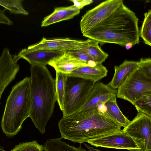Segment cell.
<instances>
[{"label":"cell","instance_id":"6da1fadb","mask_svg":"<svg viewBox=\"0 0 151 151\" xmlns=\"http://www.w3.org/2000/svg\"><path fill=\"white\" fill-rule=\"evenodd\" d=\"M58 127L62 139L80 144L120 130L122 127L98 108L63 116Z\"/></svg>","mask_w":151,"mask_h":151},{"label":"cell","instance_id":"7a4b0ae2","mask_svg":"<svg viewBox=\"0 0 151 151\" xmlns=\"http://www.w3.org/2000/svg\"><path fill=\"white\" fill-rule=\"evenodd\" d=\"M139 19L123 3L109 16L83 35L98 42L101 46L111 43L125 47L139 42Z\"/></svg>","mask_w":151,"mask_h":151},{"label":"cell","instance_id":"3957f363","mask_svg":"<svg viewBox=\"0 0 151 151\" xmlns=\"http://www.w3.org/2000/svg\"><path fill=\"white\" fill-rule=\"evenodd\" d=\"M29 117L42 134L52 116L56 101L55 81L45 65H31Z\"/></svg>","mask_w":151,"mask_h":151},{"label":"cell","instance_id":"277c9868","mask_svg":"<svg viewBox=\"0 0 151 151\" xmlns=\"http://www.w3.org/2000/svg\"><path fill=\"white\" fill-rule=\"evenodd\" d=\"M30 106V79L26 77L12 87L6 99L1 127L8 137L17 134L24 121L29 117Z\"/></svg>","mask_w":151,"mask_h":151},{"label":"cell","instance_id":"5b68a950","mask_svg":"<svg viewBox=\"0 0 151 151\" xmlns=\"http://www.w3.org/2000/svg\"><path fill=\"white\" fill-rule=\"evenodd\" d=\"M95 83L80 77L67 74L63 116L70 115L81 109Z\"/></svg>","mask_w":151,"mask_h":151},{"label":"cell","instance_id":"8992f818","mask_svg":"<svg viewBox=\"0 0 151 151\" xmlns=\"http://www.w3.org/2000/svg\"><path fill=\"white\" fill-rule=\"evenodd\" d=\"M118 89L116 97L134 105L140 99L151 94V79L145 76L137 68Z\"/></svg>","mask_w":151,"mask_h":151},{"label":"cell","instance_id":"52a82bcc","mask_svg":"<svg viewBox=\"0 0 151 151\" xmlns=\"http://www.w3.org/2000/svg\"><path fill=\"white\" fill-rule=\"evenodd\" d=\"M122 130L131 138L139 151H151V117L138 112Z\"/></svg>","mask_w":151,"mask_h":151},{"label":"cell","instance_id":"ba28073f","mask_svg":"<svg viewBox=\"0 0 151 151\" xmlns=\"http://www.w3.org/2000/svg\"><path fill=\"white\" fill-rule=\"evenodd\" d=\"M123 3L122 0H106L88 11L82 16L80 22L81 33L83 34L97 25Z\"/></svg>","mask_w":151,"mask_h":151},{"label":"cell","instance_id":"9c48e42d","mask_svg":"<svg viewBox=\"0 0 151 151\" xmlns=\"http://www.w3.org/2000/svg\"><path fill=\"white\" fill-rule=\"evenodd\" d=\"M86 142L96 147L128 150L138 149L131 138L122 130L100 137L88 140Z\"/></svg>","mask_w":151,"mask_h":151},{"label":"cell","instance_id":"30bf717a","mask_svg":"<svg viewBox=\"0 0 151 151\" xmlns=\"http://www.w3.org/2000/svg\"><path fill=\"white\" fill-rule=\"evenodd\" d=\"M19 70V65L13 60L9 49L4 48L0 56V101L5 90L14 79Z\"/></svg>","mask_w":151,"mask_h":151},{"label":"cell","instance_id":"8fae6325","mask_svg":"<svg viewBox=\"0 0 151 151\" xmlns=\"http://www.w3.org/2000/svg\"><path fill=\"white\" fill-rule=\"evenodd\" d=\"M117 90L112 89L101 82L94 84L87 100L80 110L99 108L108 100L116 96Z\"/></svg>","mask_w":151,"mask_h":151},{"label":"cell","instance_id":"7c38bea8","mask_svg":"<svg viewBox=\"0 0 151 151\" xmlns=\"http://www.w3.org/2000/svg\"><path fill=\"white\" fill-rule=\"evenodd\" d=\"M64 53L62 51L48 49L31 50L27 48L22 49L13 58L16 62L20 59H24L31 65H46L52 60Z\"/></svg>","mask_w":151,"mask_h":151},{"label":"cell","instance_id":"4fadbf2b","mask_svg":"<svg viewBox=\"0 0 151 151\" xmlns=\"http://www.w3.org/2000/svg\"><path fill=\"white\" fill-rule=\"evenodd\" d=\"M48 64L53 68L56 72L66 74H69L73 71L81 67L89 66L87 63L67 52L52 60Z\"/></svg>","mask_w":151,"mask_h":151},{"label":"cell","instance_id":"5bb4252c","mask_svg":"<svg viewBox=\"0 0 151 151\" xmlns=\"http://www.w3.org/2000/svg\"><path fill=\"white\" fill-rule=\"evenodd\" d=\"M81 40L69 38L47 39L43 37L39 42L29 46L27 48L31 50L48 49L65 52L75 49Z\"/></svg>","mask_w":151,"mask_h":151},{"label":"cell","instance_id":"9a60e30c","mask_svg":"<svg viewBox=\"0 0 151 151\" xmlns=\"http://www.w3.org/2000/svg\"><path fill=\"white\" fill-rule=\"evenodd\" d=\"M74 49L80 50L88 55L96 64H102L109 56L104 51L96 41L88 38L85 41L81 40Z\"/></svg>","mask_w":151,"mask_h":151},{"label":"cell","instance_id":"2e32d148","mask_svg":"<svg viewBox=\"0 0 151 151\" xmlns=\"http://www.w3.org/2000/svg\"><path fill=\"white\" fill-rule=\"evenodd\" d=\"M80 13V10L73 5L67 7L55 8L54 11L45 17L41 23V26L45 27L62 21L72 19Z\"/></svg>","mask_w":151,"mask_h":151},{"label":"cell","instance_id":"e0dca14e","mask_svg":"<svg viewBox=\"0 0 151 151\" xmlns=\"http://www.w3.org/2000/svg\"><path fill=\"white\" fill-rule=\"evenodd\" d=\"M138 65V61L126 60L119 65L115 66L114 76L108 85L113 89L118 88L128 76L137 68Z\"/></svg>","mask_w":151,"mask_h":151},{"label":"cell","instance_id":"ac0fdd59","mask_svg":"<svg viewBox=\"0 0 151 151\" xmlns=\"http://www.w3.org/2000/svg\"><path fill=\"white\" fill-rule=\"evenodd\" d=\"M108 70L102 64H96L94 66L81 67L71 72L69 74L88 80L96 83L106 76Z\"/></svg>","mask_w":151,"mask_h":151},{"label":"cell","instance_id":"d6986e66","mask_svg":"<svg viewBox=\"0 0 151 151\" xmlns=\"http://www.w3.org/2000/svg\"><path fill=\"white\" fill-rule=\"evenodd\" d=\"M116 96L111 98L104 104L103 112L109 116L121 127H125L130 123L129 120L122 113L118 106Z\"/></svg>","mask_w":151,"mask_h":151},{"label":"cell","instance_id":"ffe728a7","mask_svg":"<svg viewBox=\"0 0 151 151\" xmlns=\"http://www.w3.org/2000/svg\"><path fill=\"white\" fill-rule=\"evenodd\" d=\"M61 137L47 140L43 146L45 151H89L85 150L81 145L76 147L69 145L61 141Z\"/></svg>","mask_w":151,"mask_h":151},{"label":"cell","instance_id":"44dd1931","mask_svg":"<svg viewBox=\"0 0 151 151\" xmlns=\"http://www.w3.org/2000/svg\"><path fill=\"white\" fill-rule=\"evenodd\" d=\"M56 73V78L55 81L56 101L62 112L63 109L67 74L60 72Z\"/></svg>","mask_w":151,"mask_h":151},{"label":"cell","instance_id":"7402d4cb","mask_svg":"<svg viewBox=\"0 0 151 151\" xmlns=\"http://www.w3.org/2000/svg\"><path fill=\"white\" fill-rule=\"evenodd\" d=\"M144 18L142 25L139 30V37L145 43L151 46V10L150 9L144 14Z\"/></svg>","mask_w":151,"mask_h":151},{"label":"cell","instance_id":"603a6c76","mask_svg":"<svg viewBox=\"0 0 151 151\" xmlns=\"http://www.w3.org/2000/svg\"><path fill=\"white\" fill-rule=\"evenodd\" d=\"M23 0H0V5L9 11L10 14L27 15L28 12L23 6Z\"/></svg>","mask_w":151,"mask_h":151},{"label":"cell","instance_id":"cb8c5ba5","mask_svg":"<svg viewBox=\"0 0 151 151\" xmlns=\"http://www.w3.org/2000/svg\"><path fill=\"white\" fill-rule=\"evenodd\" d=\"M134 105L138 112L151 117V94L140 99L135 102Z\"/></svg>","mask_w":151,"mask_h":151},{"label":"cell","instance_id":"d4e9b609","mask_svg":"<svg viewBox=\"0 0 151 151\" xmlns=\"http://www.w3.org/2000/svg\"><path fill=\"white\" fill-rule=\"evenodd\" d=\"M43 146L39 144L36 140L22 142L16 145L10 151H43Z\"/></svg>","mask_w":151,"mask_h":151},{"label":"cell","instance_id":"484cf974","mask_svg":"<svg viewBox=\"0 0 151 151\" xmlns=\"http://www.w3.org/2000/svg\"><path fill=\"white\" fill-rule=\"evenodd\" d=\"M137 68L146 77L151 79V59L142 58L138 61Z\"/></svg>","mask_w":151,"mask_h":151},{"label":"cell","instance_id":"4316f807","mask_svg":"<svg viewBox=\"0 0 151 151\" xmlns=\"http://www.w3.org/2000/svg\"><path fill=\"white\" fill-rule=\"evenodd\" d=\"M65 52L73 55L81 60L87 63L90 66H94L96 64L88 55L81 51L76 49H71Z\"/></svg>","mask_w":151,"mask_h":151},{"label":"cell","instance_id":"83f0119b","mask_svg":"<svg viewBox=\"0 0 151 151\" xmlns=\"http://www.w3.org/2000/svg\"><path fill=\"white\" fill-rule=\"evenodd\" d=\"M73 5L80 10L84 6L92 3L93 1L91 0H70Z\"/></svg>","mask_w":151,"mask_h":151},{"label":"cell","instance_id":"f1b7e54d","mask_svg":"<svg viewBox=\"0 0 151 151\" xmlns=\"http://www.w3.org/2000/svg\"><path fill=\"white\" fill-rule=\"evenodd\" d=\"M86 147L88 149L89 151H101L99 149H95L91 146L89 145L83 143ZM129 151H139L138 149H132L129 150Z\"/></svg>","mask_w":151,"mask_h":151},{"label":"cell","instance_id":"f546056e","mask_svg":"<svg viewBox=\"0 0 151 151\" xmlns=\"http://www.w3.org/2000/svg\"><path fill=\"white\" fill-rule=\"evenodd\" d=\"M133 46V45L132 44L129 43L127 44L125 47L127 49L129 50L132 48Z\"/></svg>","mask_w":151,"mask_h":151},{"label":"cell","instance_id":"4dcf8cb0","mask_svg":"<svg viewBox=\"0 0 151 151\" xmlns=\"http://www.w3.org/2000/svg\"><path fill=\"white\" fill-rule=\"evenodd\" d=\"M0 150L1 151H6L4 150V148L1 146L0 145Z\"/></svg>","mask_w":151,"mask_h":151}]
</instances>
